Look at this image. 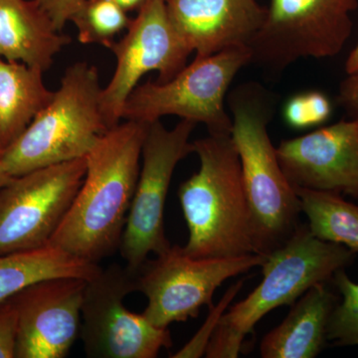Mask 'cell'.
<instances>
[{
    "instance_id": "obj_15",
    "label": "cell",
    "mask_w": 358,
    "mask_h": 358,
    "mask_svg": "<svg viewBox=\"0 0 358 358\" xmlns=\"http://www.w3.org/2000/svg\"><path fill=\"white\" fill-rule=\"evenodd\" d=\"M179 39L199 57L249 48L265 20L258 0H166Z\"/></svg>"
},
{
    "instance_id": "obj_9",
    "label": "cell",
    "mask_w": 358,
    "mask_h": 358,
    "mask_svg": "<svg viewBox=\"0 0 358 358\" xmlns=\"http://www.w3.org/2000/svg\"><path fill=\"white\" fill-rule=\"evenodd\" d=\"M266 256L261 254L230 258H194L182 247L148 260L136 275V292L148 299L143 317L155 327L167 329L173 322L199 317L207 306L212 308L216 289L226 280L261 267Z\"/></svg>"
},
{
    "instance_id": "obj_2",
    "label": "cell",
    "mask_w": 358,
    "mask_h": 358,
    "mask_svg": "<svg viewBox=\"0 0 358 358\" xmlns=\"http://www.w3.org/2000/svg\"><path fill=\"white\" fill-rule=\"evenodd\" d=\"M226 102L251 211L254 247L257 254L267 256L288 241L301 224L300 199L268 136L275 96L262 85L246 82L235 87Z\"/></svg>"
},
{
    "instance_id": "obj_13",
    "label": "cell",
    "mask_w": 358,
    "mask_h": 358,
    "mask_svg": "<svg viewBox=\"0 0 358 358\" xmlns=\"http://www.w3.org/2000/svg\"><path fill=\"white\" fill-rule=\"evenodd\" d=\"M87 280L58 277L11 296L17 313L15 358H64L80 336Z\"/></svg>"
},
{
    "instance_id": "obj_21",
    "label": "cell",
    "mask_w": 358,
    "mask_h": 358,
    "mask_svg": "<svg viewBox=\"0 0 358 358\" xmlns=\"http://www.w3.org/2000/svg\"><path fill=\"white\" fill-rule=\"evenodd\" d=\"M115 0H83L71 17L82 44L109 47L120 33L126 31L131 18Z\"/></svg>"
},
{
    "instance_id": "obj_4",
    "label": "cell",
    "mask_w": 358,
    "mask_h": 358,
    "mask_svg": "<svg viewBox=\"0 0 358 358\" xmlns=\"http://www.w3.org/2000/svg\"><path fill=\"white\" fill-rule=\"evenodd\" d=\"M355 258V252L348 247L320 240L307 223L301 224L288 241L266 256L259 286L222 313L205 357H239L245 338L268 313L293 305L315 285L333 281L336 273L352 265Z\"/></svg>"
},
{
    "instance_id": "obj_23",
    "label": "cell",
    "mask_w": 358,
    "mask_h": 358,
    "mask_svg": "<svg viewBox=\"0 0 358 358\" xmlns=\"http://www.w3.org/2000/svg\"><path fill=\"white\" fill-rule=\"evenodd\" d=\"M333 105L326 94L312 90L289 96L282 108L287 126L294 129H308L329 121Z\"/></svg>"
},
{
    "instance_id": "obj_16",
    "label": "cell",
    "mask_w": 358,
    "mask_h": 358,
    "mask_svg": "<svg viewBox=\"0 0 358 358\" xmlns=\"http://www.w3.org/2000/svg\"><path fill=\"white\" fill-rule=\"evenodd\" d=\"M71 42L37 0H0V58L45 72Z\"/></svg>"
},
{
    "instance_id": "obj_11",
    "label": "cell",
    "mask_w": 358,
    "mask_h": 358,
    "mask_svg": "<svg viewBox=\"0 0 358 358\" xmlns=\"http://www.w3.org/2000/svg\"><path fill=\"white\" fill-rule=\"evenodd\" d=\"M136 273L113 264L87 282L80 336L88 357L155 358L173 345L169 327H155L124 306L136 292Z\"/></svg>"
},
{
    "instance_id": "obj_10",
    "label": "cell",
    "mask_w": 358,
    "mask_h": 358,
    "mask_svg": "<svg viewBox=\"0 0 358 358\" xmlns=\"http://www.w3.org/2000/svg\"><path fill=\"white\" fill-rule=\"evenodd\" d=\"M86 174V157L20 176L0 187V255L49 244Z\"/></svg>"
},
{
    "instance_id": "obj_6",
    "label": "cell",
    "mask_w": 358,
    "mask_h": 358,
    "mask_svg": "<svg viewBox=\"0 0 358 358\" xmlns=\"http://www.w3.org/2000/svg\"><path fill=\"white\" fill-rule=\"evenodd\" d=\"M249 64V48L195 56L192 64L169 81L138 85L124 103L122 120L148 124L176 115L203 124L208 134H231L232 117L226 109V98L238 73Z\"/></svg>"
},
{
    "instance_id": "obj_12",
    "label": "cell",
    "mask_w": 358,
    "mask_h": 358,
    "mask_svg": "<svg viewBox=\"0 0 358 358\" xmlns=\"http://www.w3.org/2000/svg\"><path fill=\"white\" fill-rule=\"evenodd\" d=\"M115 58L114 75L102 89V110L109 128L122 120L124 103L141 78L159 73V82H167L186 66L192 52L186 48L167 16L166 0H148L126 35L108 47Z\"/></svg>"
},
{
    "instance_id": "obj_8",
    "label": "cell",
    "mask_w": 358,
    "mask_h": 358,
    "mask_svg": "<svg viewBox=\"0 0 358 358\" xmlns=\"http://www.w3.org/2000/svg\"><path fill=\"white\" fill-rule=\"evenodd\" d=\"M197 124L181 120L174 128L148 124L138 182L119 251L126 267L138 273L150 254L171 249L164 230V208L171 178L179 162L193 154L190 136Z\"/></svg>"
},
{
    "instance_id": "obj_25",
    "label": "cell",
    "mask_w": 358,
    "mask_h": 358,
    "mask_svg": "<svg viewBox=\"0 0 358 358\" xmlns=\"http://www.w3.org/2000/svg\"><path fill=\"white\" fill-rule=\"evenodd\" d=\"M17 313L10 299L0 303V358H15Z\"/></svg>"
},
{
    "instance_id": "obj_22",
    "label": "cell",
    "mask_w": 358,
    "mask_h": 358,
    "mask_svg": "<svg viewBox=\"0 0 358 358\" xmlns=\"http://www.w3.org/2000/svg\"><path fill=\"white\" fill-rule=\"evenodd\" d=\"M341 296L327 324V341L336 346L358 345V284L339 270L333 281Z\"/></svg>"
},
{
    "instance_id": "obj_32",
    "label": "cell",
    "mask_w": 358,
    "mask_h": 358,
    "mask_svg": "<svg viewBox=\"0 0 358 358\" xmlns=\"http://www.w3.org/2000/svg\"><path fill=\"white\" fill-rule=\"evenodd\" d=\"M0 157H1V155H0Z\"/></svg>"
},
{
    "instance_id": "obj_30",
    "label": "cell",
    "mask_w": 358,
    "mask_h": 358,
    "mask_svg": "<svg viewBox=\"0 0 358 358\" xmlns=\"http://www.w3.org/2000/svg\"><path fill=\"white\" fill-rule=\"evenodd\" d=\"M13 176H11L10 174L7 173L6 167H4L3 164H2L1 160H0V187L6 185L7 182L10 181V179L13 178Z\"/></svg>"
},
{
    "instance_id": "obj_20",
    "label": "cell",
    "mask_w": 358,
    "mask_h": 358,
    "mask_svg": "<svg viewBox=\"0 0 358 358\" xmlns=\"http://www.w3.org/2000/svg\"><path fill=\"white\" fill-rule=\"evenodd\" d=\"M294 188L313 236L358 253V205L338 193Z\"/></svg>"
},
{
    "instance_id": "obj_31",
    "label": "cell",
    "mask_w": 358,
    "mask_h": 358,
    "mask_svg": "<svg viewBox=\"0 0 358 358\" xmlns=\"http://www.w3.org/2000/svg\"><path fill=\"white\" fill-rule=\"evenodd\" d=\"M350 53H358V43L357 44V46L355 47V49Z\"/></svg>"
},
{
    "instance_id": "obj_1",
    "label": "cell",
    "mask_w": 358,
    "mask_h": 358,
    "mask_svg": "<svg viewBox=\"0 0 358 358\" xmlns=\"http://www.w3.org/2000/svg\"><path fill=\"white\" fill-rule=\"evenodd\" d=\"M148 124L120 122L86 155V174L49 244L100 262L119 251L140 174Z\"/></svg>"
},
{
    "instance_id": "obj_14",
    "label": "cell",
    "mask_w": 358,
    "mask_h": 358,
    "mask_svg": "<svg viewBox=\"0 0 358 358\" xmlns=\"http://www.w3.org/2000/svg\"><path fill=\"white\" fill-rule=\"evenodd\" d=\"M277 155L293 186L358 201V117L282 141Z\"/></svg>"
},
{
    "instance_id": "obj_5",
    "label": "cell",
    "mask_w": 358,
    "mask_h": 358,
    "mask_svg": "<svg viewBox=\"0 0 358 358\" xmlns=\"http://www.w3.org/2000/svg\"><path fill=\"white\" fill-rule=\"evenodd\" d=\"M96 66L77 62L66 69L50 102L0 160L11 176H20L88 155L109 131L102 110Z\"/></svg>"
},
{
    "instance_id": "obj_19",
    "label": "cell",
    "mask_w": 358,
    "mask_h": 358,
    "mask_svg": "<svg viewBox=\"0 0 358 358\" xmlns=\"http://www.w3.org/2000/svg\"><path fill=\"white\" fill-rule=\"evenodd\" d=\"M101 268L99 264L71 255L50 244L0 255V303L35 282L58 277L89 281Z\"/></svg>"
},
{
    "instance_id": "obj_28",
    "label": "cell",
    "mask_w": 358,
    "mask_h": 358,
    "mask_svg": "<svg viewBox=\"0 0 358 358\" xmlns=\"http://www.w3.org/2000/svg\"><path fill=\"white\" fill-rule=\"evenodd\" d=\"M120 6H122L127 13L138 10L143 6L148 0H115Z\"/></svg>"
},
{
    "instance_id": "obj_7",
    "label": "cell",
    "mask_w": 358,
    "mask_h": 358,
    "mask_svg": "<svg viewBox=\"0 0 358 358\" xmlns=\"http://www.w3.org/2000/svg\"><path fill=\"white\" fill-rule=\"evenodd\" d=\"M358 0H268L251 64L279 75L301 59L333 58L353 31Z\"/></svg>"
},
{
    "instance_id": "obj_29",
    "label": "cell",
    "mask_w": 358,
    "mask_h": 358,
    "mask_svg": "<svg viewBox=\"0 0 358 358\" xmlns=\"http://www.w3.org/2000/svg\"><path fill=\"white\" fill-rule=\"evenodd\" d=\"M357 71L358 53H350L345 62V72L348 73V74H352V73L357 72Z\"/></svg>"
},
{
    "instance_id": "obj_18",
    "label": "cell",
    "mask_w": 358,
    "mask_h": 358,
    "mask_svg": "<svg viewBox=\"0 0 358 358\" xmlns=\"http://www.w3.org/2000/svg\"><path fill=\"white\" fill-rule=\"evenodd\" d=\"M43 73L24 63L0 58V155L50 102L54 92L45 85Z\"/></svg>"
},
{
    "instance_id": "obj_27",
    "label": "cell",
    "mask_w": 358,
    "mask_h": 358,
    "mask_svg": "<svg viewBox=\"0 0 358 358\" xmlns=\"http://www.w3.org/2000/svg\"><path fill=\"white\" fill-rule=\"evenodd\" d=\"M338 102L352 117H358V71L341 82Z\"/></svg>"
},
{
    "instance_id": "obj_17",
    "label": "cell",
    "mask_w": 358,
    "mask_h": 358,
    "mask_svg": "<svg viewBox=\"0 0 358 358\" xmlns=\"http://www.w3.org/2000/svg\"><path fill=\"white\" fill-rule=\"evenodd\" d=\"M322 282L292 305L288 317L268 331L260 345L263 358H313L327 345L329 317L339 296Z\"/></svg>"
},
{
    "instance_id": "obj_26",
    "label": "cell",
    "mask_w": 358,
    "mask_h": 358,
    "mask_svg": "<svg viewBox=\"0 0 358 358\" xmlns=\"http://www.w3.org/2000/svg\"><path fill=\"white\" fill-rule=\"evenodd\" d=\"M42 8L50 16L60 31L70 22L71 17L83 0H37Z\"/></svg>"
},
{
    "instance_id": "obj_24",
    "label": "cell",
    "mask_w": 358,
    "mask_h": 358,
    "mask_svg": "<svg viewBox=\"0 0 358 358\" xmlns=\"http://www.w3.org/2000/svg\"><path fill=\"white\" fill-rule=\"evenodd\" d=\"M242 286H243V280H241V281L238 282L237 284L230 287L220 303H219L216 307H212L210 308L211 313L210 315H209L208 320H206L204 326L201 327V329L197 333L196 336H195L185 348L178 350L176 355H171V357H201L202 355H205V350H206L209 339H210L214 329H215L216 326H217L219 319H220L224 310H226V308L229 305L231 301L239 293Z\"/></svg>"
},
{
    "instance_id": "obj_3",
    "label": "cell",
    "mask_w": 358,
    "mask_h": 358,
    "mask_svg": "<svg viewBox=\"0 0 358 358\" xmlns=\"http://www.w3.org/2000/svg\"><path fill=\"white\" fill-rule=\"evenodd\" d=\"M192 145L199 169L178 189L189 233L183 251L194 258L257 254L241 162L232 136L208 134Z\"/></svg>"
}]
</instances>
